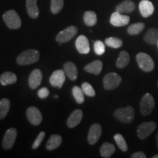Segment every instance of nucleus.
<instances>
[{"label": "nucleus", "instance_id": "6ab92c4d", "mask_svg": "<svg viewBox=\"0 0 158 158\" xmlns=\"http://www.w3.org/2000/svg\"><path fill=\"white\" fill-rule=\"evenodd\" d=\"M135 9V5L131 0H125L116 7V11L120 13H131Z\"/></svg>", "mask_w": 158, "mask_h": 158}, {"label": "nucleus", "instance_id": "2f4dec72", "mask_svg": "<svg viewBox=\"0 0 158 158\" xmlns=\"http://www.w3.org/2000/svg\"><path fill=\"white\" fill-rule=\"evenodd\" d=\"M64 7V0H51V11L53 14H57Z\"/></svg>", "mask_w": 158, "mask_h": 158}, {"label": "nucleus", "instance_id": "cd10ccee", "mask_svg": "<svg viewBox=\"0 0 158 158\" xmlns=\"http://www.w3.org/2000/svg\"><path fill=\"white\" fill-rule=\"evenodd\" d=\"M84 21L88 27H93L98 22L96 13L93 11H86L84 15Z\"/></svg>", "mask_w": 158, "mask_h": 158}, {"label": "nucleus", "instance_id": "7c9ffc66", "mask_svg": "<svg viewBox=\"0 0 158 158\" xmlns=\"http://www.w3.org/2000/svg\"><path fill=\"white\" fill-rule=\"evenodd\" d=\"M105 43H106L108 47H110V48H121L122 45H123V43H122V40L121 39L114 37H110L106 38V40H105Z\"/></svg>", "mask_w": 158, "mask_h": 158}, {"label": "nucleus", "instance_id": "c85d7f7f", "mask_svg": "<svg viewBox=\"0 0 158 158\" xmlns=\"http://www.w3.org/2000/svg\"><path fill=\"white\" fill-rule=\"evenodd\" d=\"M145 28V25L143 23L139 22L135 23L130 25L127 28V32L130 35H136L141 33Z\"/></svg>", "mask_w": 158, "mask_h": 158}, {"label": "nucleus", "instance_id": "f704fd0d", "mask_svg": "<svg viewBox=\"0 0 158 158\" xmlns=\"http://www.w3.org/2000/svg\"><path fill=\"white\" fill-rule=\"evenodd\" d=\"M94 52L96 53V54L99 55V56H101V55L104 54L105 51H106L105 44L100 40H97L94 42Z\"/></svg>", "mask_w": 158, "mask_h": 158}, {"label": "nucleus", "instance_id": "2eb2a0df", "mask_svg": "<svg viewBox=\"0 0 158 158\" xmlns=\"http://www.w3.org/2000/svg\"><path fill=\"white\" fill-rule=\"evenodd\" d=\"M43 79V74L40 70L39 69H35L31 73L29 76V87L31 89H35L40 85L42 82Z\"/></svg>", "mask_w": 158, "mask_h": 158}, {"label": "nucleus", "instance_id": "dca6fc26", "mask_svg": "<svg viewBox=\"0 0 158 158\" xmlns=\"http://www.w3.org/2000/svg\"><path fill=\"white\" fill-rule=\"evenodd\" d=\"M139 10L142 16L148 18L153 14L155 7L152 2L149 0H142L139 3Z\"/></svg>", "mask_w": 158, "mask_h": 158}, {"label": "nucleus", "instance_id": "20e7f679", "mask_svg": "<svg viewBox=\"0 0 158 158\" xmlns=\"http://www.w3.org/2000/svg\"><path fill=\"white\" fill-rule=\"evenodd\" d=\"M115 117L123 123H130L135 117V110L132 106L118 108L114 111Z\"/></svg>", "mask_w": 158, "mask_h": 158}, {"label": "nucleus", "instance_id": "f03ea898", "mask_svg": "<svg viewBox=\"0 0 158 158\" xmlns=\"http://www.w3.org/2000/svg\"><path fill=\"white\" fill-rule=\"evenodd\" d=\"M3 20L9 29H18L21 27V19L16 11L10 10L5 12L3 15Z\"/></svg>", "mask_w": 158, "mask_h": 158}, {"label": "nucleus", "instance_id": "f3484780", "mask_svg": "<svg viewBox=\"0 0 158 158\" xmlns=\"http://www.w3.org/2000/svg\"><path fill=\"white\" fill-rule=\"evenodd\" d=\"M83 118V111L80 109L73 110L67 120V125L69 128H73L80 124Z\"/></svg>", "mask_w": 158, "mask_h": 158}, {"label": "nucleus", "instance_id": "e433bc0d", "mask_svg": "<svg viewBox=\"0 0 158 158\" xmlns=\"http://www.w3.org/2000/svg\"><path fill=\"white\" fill-rule=\"evenodd\" d=\"M37 95H38V97L40 99H45L48 98V96L49 95L48 89H47L46 87H43L40 89L38 92H37Z\"/></svg>", "mask_w": 158, "mask_h": 158}, {"label": "nucleus", "instance_id": "b1692460", "mask_svg": "<svg viewBox=\"0 0 158 158\" xmlns=\"http://www.w3.org/2000/svg\"><path fill=\"white\" fill-rule=\"evenodd\" d=\"M144 41L151 45H155L158 42V29L150 28L144 36Z\"/></svg>", "mask_w": 158, "mask_h": 158}, {"label": "nucleus", "instance_id": "9b49d317", "mask_svg": "<svg viewBox=\"0 0 158 158\" xmlns=\"http://www.w3.org/2000/svg\"><path fill=\"white\" fill-rule=\"evenodd\" d=\"M65 79H66V74L64 70H56L51 74L49 78V82L54 87L61 89L64 84Z\"/></svg>", "mask_w": 158, "mask_h": 158}, {"label": "nucleus", "instance_id": "473e14b6", "mask_svg": "<svg viewBox=\"0 0 158 158\" xmlns=\"http://www.w3.org/2000/svg\"><path fill=\"white\" fill-rule=\"evenodd\" d=\"M114 140H115L116 144H117L118 147L122 150V152H127V144L126 143V141L124 140L123 135L119 133H116L114 135Z\"/></svg>", "mask_w": 158, "mask_h": 158}, {"label": "nucleus", "instance_id": "a211bd4d", "mask_svg": "<svg viewBox=\"0 0 158 158\" xmlns=\"http://www.w3.org/2000/svg\"><path fill=\"white\" fill-rule=\"evenodd\" d=\"M66 76L68 77L71 81H76L78 78V69H77L76 64L72 62H67L64 64L63 67Z\"/></svg>", "mask_w": 158, "mask_h": 158}, {"label": "nucleus", "instance_id": "4468645a", "mask_svg": "<svg viewBox=\"0 0 158 158\" xmlns=\"http://www.w3.org/2000/svg\"><path fill=\"white\" fill-rule=\"evenodd\" d=\"M76 48L81 54H87L90 51L89 43L85 35H80L76 40Z\"/></svg>", "mask_w": 158, "mask_h": 158}, {"label": "nucleus", "instance_id": "a19ab883", "mask_svg": "<svg viewBox=\"0 0 158 158\" xmlns=\"http://www.w3.org/2000/svg\"><path fill=\"white\" fill-rule=\"evenodd\" d=\"M157 47H158V42H157Z\"/></svg>", "mask_w": 158, "mask_h": 158}, {"label": "nucleus", "instance_id": "f8f14e48", "mask_svg": "<svg viewBox=\"0 0 158 158\" xmlns=\"http://www.w3.org/2000/svg\"><path fill=\"white\" fill-rule=\"evenodd\" d=\"M102 134V127L100 124H93L89 130L87 140L90 145H94L99 141Z\"/></svg>", "mask_w": 158, "mask_h": 158}, {"label": "nucleus", "instance_id": "ea45409f", "mask_svg": "<svg viewBox=\"0 0 158 158\" xmlns=\"http://www.w3.org/2000/svg\"><path fill=\"white\" fill-rule=\"evenodd\" d=\"M153 158H158V155H154L153 157H152Z\"/></svg>", "mask_w": 158, "mask_h": 158}, {"label": "nucleus", "instance_id": "0eeeda50", "mask_svg": "<svg viewBox=\"0 0 158 158\" xmlns=\"http://www.w3.org/2000/svg\"><path fill=\"white\" fill-rule=\"evenodd\" d=\"M157 127V124L155 122H143L138 125L137 129V135L140 139H145L151 134Z\"/></svg>", "mask_w": 158, "mask_h": 158}, {"label": "nucleus", "instance_id": "412c9836", "mask_svg": "<svg viewBox=\"0 0 158 158\" xmlns=\"http://www.w3.org/2000/svg\"><path fill=\"white\" fill-rule=\"evenodd\" d=\"M102 69V62L100 60H94L84 67V70L89 73L99 75Z\"/></svg>", "mask_w": 158, "mask_h": 158}, {"label": "nucleus", "instance_id": "a878e982", "mask_svg": "<svg viewBox=\"0 0 158 158\" xmlns=\"http://www.w3.org/2000/svg\"><path fill=\"white\" fill-rule=\"evenodd\" d=\"M130 54L127 51H122L119 53L118 57L116 60V65L118 68H125L130 62Z\"/></svg>", "mask_w": 158, "mask_h": 158}, {"label": "nucleus", "instance_id": "39448f33", "mask_svg": "<svg viewBox=\"0 0 158 158\" xmlns=\"http://www.w3.org/2000/svg\"><path fill=\"white\" fill-rule=\"evenodd\" d=\"M155 102L154 98L149 93L145 94L142 97L140 102V112L143 116H148L152 112Z\"/></svg>", "mask_w": 158, "mask_h": 158}, {"label": "nucleus", "instance_id": "58836bf2", "mask_svg": "<svg viewBox=\"0 0 158 158\" xmlns=\"http://www.w3.org/2000/svg\"><path fill=\"white\" fill-rule=\"evenodd\" d=\"M157 147L158 148V133H157Z\"/></svg>", "mask_w": 158, "mask_h": 158}, {"label": "nucleus", "instance_id": "9d476101", "mask_svg": "<svg viewBox=\"0 0 158 158\" xmlns=\"http://www.w3.org/2000/svg\"><path fill=\"white\" fill-rule=\"evenodd\" d=\"M17 138V130L15 128H10L6 131L2 140V147L6 150L13 148Z\"/></svg>", "mask_w": 158, "mask_h": 158}, {"label": "nucleus", "instance_id": "1a4fd4ad", "mask_svg": "<svg viewBox=\"0 0 158 158\" xmlns=\"http://www.w3.org/2000/svg\"><path fill=\"white\" fill-rule=\"evenodd\" d=\"M27 117L29 122L34 126H37L43 121V116L40 110L35 106H30L27 110Z\"/></svg>", "mask_w": 158, "mask_h": 158}, {"label": "nucleus", "instance_id": "4be33fe9", "mask_svg": "<svg viewBox=\"0 0 158 158\" xmlns=\"http://www.w3.org/2000/svg\"><path fill=\"white\" fill-rule=\"evenodd\" d=\"M17 81L16 75L12 72H5L0 76V84L2 86H7L15 84Z\"/></svg>", "mask_w": 158, "mask_h": 158}, {"label": "nucleus", "instance_id": "423d86ee", "mask_svg": "<svg viewBox=\"0 0 158 158\" xmlns=\"http://www.w3.org/2000/svg\"><path fill=\"white\" fill-rule=\"evenodd\" d=\"M122 83V78L116 73H109L103 78L105 89L112 90L117 88Z\"/></svg>", "mask_w": 158, "mask_h": 158}, {"label": "nucleus", "instance_id": "c756f323", "mask_svg": "<svg viewBox=\"0 0 158 158\" xmlns=\"http://www.w3.org/2000/svg\"><path fill=\"white\" fill-rule=\"evenodd\" d=\"M72 92L75 100L78 104H82L84 102V93L82 89L78 86H75L72 89Z\"/></svg>", "mask_w": 158, "mask_h": 158}, {"label": "nucleus", "instance_id": "f257e3e1", "mask_svg": "<svg viewBox=\"0 0 158 158\" xmlns=\"http://www.w3.org/2000/svg\"><path fill=\"white\" fill-rule=\"evenodd\" d=\"M40 53L35 49L26 50L18 56L16 62L19 65H29L39 60Z\"/></svg>", "mask_w": 158, "mask_h": 158}, {"label": "nucleus", "instance_id": "c9c22d12", "mask_svg": "<svg viewBox=\"0 0 158 158\" xmlns=\"http://www.w3.org/2000/svg\"><path fill=\"white\" fill-rule=\"evenodd\" d=\"M45 136V132H40V133H39V135H37V138L35 139V141H34V143H33V144H32V149H36L40 147V146L41 143H42L43 139H44Z\"/></svg>", "mask_w": 158, "mask_h": 158}, {"label": "nucleus", "instance_id": "79ce46f5", "mask_svg": "<svg viewBox=\"0 0 158 158\" xmlns=\"http://www.w3.org/2000/svg\"><path fill=\"white\" fill-rule=\"evenodd\" d=\"M157 86H158V82H157Z\"/></svg>", "mask_w": 158, "mask_h": 158}, {"label": "nucleus", "instance_id": "bb28decb", "mask_svg": "<svg viewBox=\"0 0 158 158\" xmlns=\"http://www.w3.org/2000/svg\"><path fill=\"white\" fill-rule=\"evenodd\" d=\"M10 108V101L9 99L3 98L0 100V119H3L8 114Z\"/></svg>", "mask_w": 158, "mask_h": 158}, {"label": "nucleus", "instance_id": "ddd939ff", "mask_svg": "<svg viewBox=\"0 0 158 158\" xmlns=\"http://www.w3.org/2000/svg\"><path fill=\"white\" fill-rule=\"evenodd\" d=\"M130 22V17L128 15H122V13H118L116 11L112 13L111 16L110 18V24L114 27H124L127 25Z\"/></svg>", "mask_w": 158, "mask_h": 158}, {"label": "nucleus", "instance_id": "4c0bfd02", "mask_svg": "<svg viewBox=\"0 0 158 158\" xmlns=\"http://www.w3.org/2000/svg\"><path fill=\"white\" fill-rule=\"evenodd\" d=\"M132 158H146L147 157V155H145L142 152H135L131 156Z\"/></svg>", "mask_w": 158, "mask_h": 158}, {"label": "nucleus", "instance_id": "aec40b11", "mask_svg": "<svg viewBox=\"0 0 158 158\" xmlns=\"http://www.w3.org/2000/svg\"><path fill=\"white\" fill-rule=\"evenodd\" d=\"M37 0H27L26 2V7L27 11L29 17L31 19H37L39 16L40 10L37 4Z\"/></svg>", "mask_w": 158, "mask_h": 158}, {"label": "nucleus", "instance_id": "5701e85b", "mask_svg": "<svg viewBox=\"0 0 158 158\" xmlns=\"http://www.w3.org/2000/svg\"><path fill=\"white\" fill-rule=\"evenodd\" d=\"M62 142V138L59 135H52L49 138L46 143V149L49 151H52L58 148Z\"/></svg>", "mask_w": 158, "mask_h": 158}, {"label": "nucleus", "instance_id": "7ed1b4c3", "mask_svg": "<svg viewBox=\"0 0 158 158\" xmlns=\"http://www.w3.org/2000/svg\"><path fill=\"white\" fill-rule=\"evenodd\" d=\"M136 60L139 68L146 73L152 72L155 68V62L149 54L146 53H138L136 55Z\"/></svg>", "mask_w": 158, "mask_h": 158}, {"label": "nucleus", "instance_id": "72a5a7b5", "mask_svg": "<svg viewBox=\"0 0 158 158\" xmlns=\"http://www.w3.org/2000/svg\"><path fill=\"white\" fill-rule=\"evenodd\" d=\"M81 89L84 92V94L87 95L89 97H94L95 96V91H94V88L92 87V85L89 84L87 82L83 83L81 85Z\"/></svg>", "mask_w": 158, "mask_h": 158}, {"label": "nucleus", "instance_id": "6e6552de", "mask_svg": "<svg viewBox=\"0 0 158 158\" xmlns=\"http://www.w3.org/2000/svg\"><path fill=\"white\" fill-rule=\"evenodd\" d=\"M78 32V28L75 26H70L61 31L56 37V40L59 43H65L73 38Z\"/></svg>", "mask_w": 158, "mask_h": 158}, {"label": "nucleus", "instance_id": "393cba45", "mask_svg": "<svg viewBox=\"0 0 158 158\" xmlns=\"http://www.w3.org/2000/svg\"><path fill=\"white\" fill-rule=\"evenodd\" d=\"M100 152L102 157L109 158L115 152V147L112 143L106 142L100 147Z\"/></svg>", "mask_w": 158, "mask_h": 158}]
</instances>
